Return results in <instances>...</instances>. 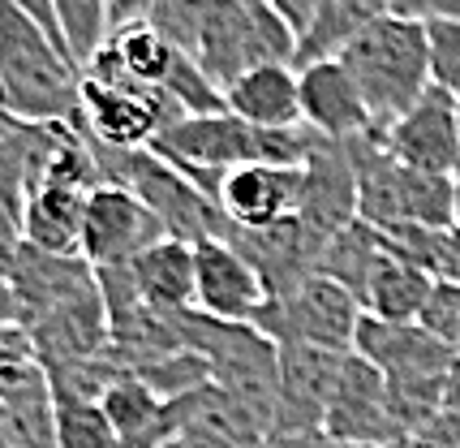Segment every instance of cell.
Listing matches in <instances>:
<instances>
[{
	"label": "cell",
	"instance_id": "2e32d148",
	"mask_svg": "<svg viewBox=\"0 0 460 448\" xmlns=\"http://www.w3.org/2000/svg\"><path fill=\"white\" fill-rule=\"evenodd\" d=\"M297 74H301V117H305V125H310L314 134L336 139V143L375 134L370 108L361 100L353 74H349L341 61L305 65Z\"/></svg>",
	"mask_w": 460,
	"mask_h": 448
},
{
	"label": "cell",
	"instance_id": "60d3db41",
	"mask_svg": "<svg viewBox=\"0 0 460 448\" xmlns=\"http://www.w3.org/2000/svg\"><path fill=\"white\" fill-rule=\"evenodd\" d=\"M452 228H460V173L452 177Z\"/></svg>",
	"mask_w": 460,
	"mask_h": 448
},
{
	"label": "cell",
	"instance_id": "7a4b0ae2",
	"mask_svg": "<svg viewBox=\"0 0 460 448\" xmlns=\"http://www.w3.org/2000/svg\"><path fill=\"white\" fill-rule=\"evenodd\" d=\"M341 65L358 82L361 100L370 108V121H375V134L396 125L435 86L430 82L426 22L409 18L401 9H387L379 22H370L358 40L344 48Z\"/></svg>",
	"mask_w": 460,
	"mask_h": 448
},
{
	"label": "cell",
	"instance_id": "ba28073f",
	"mask_svg": "<svg viewBox=\"0 0 460 448\" xmlns=\"http://www.w3.org/2000/svg\"><path fill=\"white\" fill-rule=\"evenodd\" d=\"M323 435L344 440V444H375V448H401L404 435L392 423L387 409V375L361 354H344L341 380L332 388V401L323 414Z\"/></svg>",
	"mask_w": 460,
	"mask_h": 448
},
{
	"label": "cell",
	"instance_id": "8fae6325",
	"mask_svg": "<svg viewBox=\"0 0 460 448\" xmlns=\"http://www.w3.org/2000/svg\"><path fill=\"white\" fill-rule=\"evenodd\" d=\"M344 354L310 345H280V401H276V435H323V414L332 388L341 380Z\"/></svg>",
	"mask_w": 460,
	"mask_h": 448
},
{
	"label": "cell",
	"instance_id": "44dd1931",
	"mask_svg": "<svg viewBox=\"0 0 460 448\" xmlns=\"http://www.w3.org/2000/svg\"><path fill=\"white\" fill-rule=\"evenodd\" d=\"M134 276L146 306L155 310H190L199 298V276H194V246L181 237H164L151 250L134 259Z\"/></svg>",
	"mask_w": 460,
	"mask_h": 448
},
{
	"label": "cell",
	"instance_id": "ee69618b",
	"mask_svg": "<svg viewBox=\"0 0 460 448\" xmlns=\"http://www.w3.org/2000/svg\"><path fill=\"white\" fill-rule=\"evenodd\" d=\"M250 4H267V0H250Z\"/></svg>",
	"mask_w": 460,
	"mask_h": 448
},
{
	"label": "cell",
	"instance_id": "ab89813d",
	"mask_svg": "<svg viewBox=\"0 0 460 448\" xmlns=\"http://www.w3.org/2000/svg\"><path fill=\"white\" fill-rule=\"evenodd\" d=\"M323 435H276L267 440V448H319Z\"/></svg>",
	"mask_w": 460,
	"mask_h": 448
},
{
	"label": "cell",
	"instance_id": "7402d4cb",
	"mask_svg": "<svg viewBox=\"0 0 460 448\" xmlns=\"http://www.w3.org/2000/svg\"><path fill=\"white\" fill-rule=\"evenodd\" d=\"M430 293H435V276L396 259L383 246L379 267L361 293V310L375 315V319H392V324H421V310L430 302Z\"/></svg>",
	"mask_w": 460,
	"mask_h": 448
},
{
	"label": "cell",
	"instance_id": "ffe728a7",
	"mask_svg": "<svg viewBox=\"0 0 460 448\" xmlns=\"http://www.w3.org/2000/svg\"><path fill=\"white\" fill-rule=\"evenodd\" d=\"M392 0H319V13L297 40V69L319 61H341L344 48L358 40L370 22H379Z\"/></svg>",
	"mask_w": 460,
	"mask_h": 448
},
{
	"label": "cell",
	"instance_id": "74e56055",
	"mask_svg": "<svg viewBox=\"0 0 460 448\" xmlns=\"http://www.w3.org/2000/svg\"><path fill=\"white\" fill-rule=\"evenodd\" d=\"M18 319H22L18 293H13V285H9V281H0V327H13Z\"/></svg>",
	"mask_w": 460,
	"mask_h": 448
},
{
	"label": "cell",
	"instance_id": "7dc6e473",
	"mask_svg": "<svg viewBox=\"0 0 460 448\" xmlns=\"http://www.w3.org/2000/svg\"><path fill=\"white\" fill-rule=\"evenodd\" d=\"M456 354H460V345H456Z\"/></svg>",
	"mask_w": 460,
	"mask_h": 448
},
{
	"label": "cell",
	"instance_id": "f6af8a7d",
	"mask_svg": "<svg viewBox=\"0 0 460 448\" xmlns=\"http://www.w3.org/2000/svg\"><path fill=\"white\" fill-rule=\"evenodd\" d=\"M396 4H401V0H392V9H396Z\"/></svg>",
	"mask_w": 460,
	"mask_h": 448
},
{
	"label": "cell",
	"instance_id": "e0dca14e",
	"mask_svg": "<svg viewBox=\"0 0 460 448\" xmlns=\"http://www.w3.org/2000/svg\"><path fill=\"white\" fill-rule=\"evenodd\" d=\"M9 285L18 293V310H22L18 324L26 327L35 324L40 315H48V310L91 293L100 285V276L82 255H43L35 246H22L18 264L9 272Z\"/></svg>",
	"mask_w": 460,
	"mask_h": 448
},
{
	"label": "cell",
	"instance_id": "8992f818",
	"mask_svg": "<svg viewBox=\"0 0 460 448\" xmlns=\"http://www.w3.org/2000/svg\"><path fill=\"white\" fill-rule=\"evenodd\" d=\"M172 121H181L177 103L160 86H120L82 74V117L78 125L91 134V143L112 151L151 147Z\"/></svg>",
	"mask_w": 460,
	"mask_h": 448
},
{
	"label": "cell",
	"instance_id": "8d00e7d4",
	"mask_svg": "<svg viewBox=\"0 0 460 448\" xmlns=\"http://www.w3.org/2000/svg\"><path fill=\"white\" fill-rule=\"evenodd\" d=\"M9 4H18L22 13H26V18H35L43 26V31H48V35H52V40L60 43V31H57V13H52V0H9ZM60 48H65V43H60Z\"/></svg>",
	"mask_w": 460,
	"mask_h": 448
},
{
	"label": "cell",
	"instance_id": "e575fe53",
	"mask_svg": "<svg viewBox=\"0 0 460 448\" xmlns=\"http://www.w3.org/2000/svg\"><path fill=\"white\" fill-rule=\"evenodd\" d=\"M267 4H271V9L288 22V31H293L297 40H301V31L310 26V18L319 13V0H267Z\"/></svg>",
	"mask_w": 460,
	"mask_h": 448
},
{
	"label": "cell",
	"instance_id": "bcb514c9",
	"mask_svg": "<svg viewBox=\"0 0 460 448\" xmlns=\"http://www.w3.org/2000/svg\"><path fill=\"white\" fill-rule=\"evenodd\" d=\"M207 4H216V0H207Z\"/></svg>",
	"mask_w": 460,
	"mask_h": 448
},
{
	"label": "cell",
	"instance_id": "603a6c76",
	"mask_svg": "<svg viewBox=\"0 0 460 448\" xmlns=\"http://www.w3.org/2000/svg\"><path fill=\"white\" fill-rule=\"evenodd\" d=\"M379 259H383V233L375 228V224L353 220V224H344L341 233H332V237L323 242L319 276L344 285L361 302V293H366V285H370V276H375Z\"/></svg>",
	"mask_w": 460,
	"mask_h": 448
},
{
	"label": "cell",
	"instance_id": "d4e9b609",
	"mask_svg": "<svg viewBox=\"0 0 460 448\" xmlns=\"http://www.w3.org/2000/svg\"><path fill=\"white\" fill-rule=\"evenodd\" d=\"M52 13H57L60 43H65L69 61L78 65V69L112 35V22H108V4L103 0H52Z\"/></svg>",
	"mask_w": 460,
	"mask_h": 448
},
{
	"label": "cell",
	"instance_id": "4fadbf2b",
	"mask_svg": "<svg viewBox=\"0 0 460 448\" xmlns=\"http://www.w3.org/2000/svg\"><path fill=\"white\" fill-rule=\"evenodd\" d=\"M228 242L254 264V272L267 285V298H284V293H293L301 281H310L319 272L323 242L297 216H288L280 224H267V228H233Z\"/></svg>",
	"mask_w": 460,
	"mask_h": 448
},
{
	"label": "cell",
	"instance_id": "9a60e30c",
	"mask_svg": "<svg viewBox=\"0 0 460 448\" xmlns=\"http://www.w3.org/2000/svg\"><path fill=\"white\" fill-rule=\"evenodd\" d=\"M353 354L387 375V380H409V375H447L456 349L439 341L426 324H392V319H375L361 315Z\"/></svg>",
	"mask_w": 460,
	"mask_h": 448
},
{
	"label": "cell",
	"instance_id": "b9f144b4",
	"mask_svg": "<svg viewBox=\"0 0 460 448\" xmlns=\"http://www.w3.org/2000/svg\"><path fill=\"white\" fill-rule=\"evenodd\" d=\"M319 448H375V444H344V440H327V435H323Z\"/></svg>",
	"mask_w": 460,
	"mask_h": 448
},
{
	"label": "cell",
	"instance_id": "7bdbcfd3",
	"mask_svg": "<svg viewBox=\"0 0 460 448\" xmlns=\"http://www.w3.org/2000/svg\"><path fill=\"white\" fill-rule=\"evenodd\" d=\"M0 448H13V444H9V423H4V409H0Z\"/></svg>",
	"mask_w": 460,
	"mask_h": 448
},
{
	"label": "cell",
	"instance_id": "1f68e13d",
	"mask_svg": "<svg viewBox=\"0 0 460 448\" xmlns=\"http://www.w3.org/2000/svg\"><path fill=\"white\" fill-rule=\"evenodd\" d=\"M404 448H460V409H443L426 427H418Z\"/></svg>",
	"mask_w": 460,
	"mask_h": 448
},
{
	"label": "cell",
	"instance_id": "f35d334b",
	"mask_svg": "<svg viewBox=\"0 0 460 448\" xmlns=\"http://www.w3.org/2000/svg\"><path fill=\"white\" fill-rule=\"evenodd\" d=\"M443 397H447V409H460V354L447 367V380H443Z\"/></svg>",
	"mask_w": 460,
	"mask_h": 448
},
{
	"label": "cell",
	"instance_id": "52a82bcc",
	"mask_svg": "<svg viewBox=\"0 0 460 448\" xmlns=\"http://www.w3.org/2000/svg\"><path fill=\"white\" fill-rule=\"evenodd\" d=\"M160 216L142 203L129 185L103 182L86 194V220H82L78 255L91 267H120L134 264L142 250L164 242Z\"/></svg>",
	"mask_w": 460,
	"mask_h": 448
},
{
	"label": "cell",
	"instance_id": "4dcf8cb0",
	"mask_svg": "<svg viewBox=\"0 0 460 448\" xmlns=\"http://www.w3.org/2000/svg\"><path fill=\"white\" fill-rule=\"evenodd\" d=\"M421 324L430 327L439 341L456 349L460 345V285H447V281H435V293L421 310Z\"/></svg>",
	"mask_w": 460,
	"mask_h": 448
},
{
	"label": "cell",
	"instance_id": "484cf974",
	"mask_svg": "<svg viewBox=\"0 0 460 448\" xmlns=\"http://www.w3.org/2000/svg\"><path fill=\"white\" fill-rule=\"evenodd\" d=\"M443 380H447V375H409V380H387V409H392V423L401 427L404 440H409L418 427H426L435 414L447 409Z\"/></svg>",
	"mask_w": 460,
	"mask_h": 448
},
{
	"label": "cell",
	"instance_id": "c3c4849f",
	"mask_svg": "<svg viewBox=\"0 0 460 448\" xmlns=\"http://www.w3.org/2000/svg\"><path fill=\"white\" fill-rule=\"evenodd\" d=\"M401 448H404V444H401Z\"/></svg>",
	"mask_w": 460,
	"mask_h": 448
},
{
	"label": "cell",
	"instance_id": "cb8c5ba5",
	"mask_svg": "<svg viewBox=\"0 0 460 448\" xmlns=\"http://www.w3.org/2000/svg\"><path fill=\"white\" fill-rule=\"evenodd\" d=\"M43 388H48V367H43L31 332L22 324L0 327V406L26 401Z\"/></svg>",
	"mask_w": 460,
	"mask_h": 448
},
{
	"label": "cell",
	"instance_id": "836d02e7",
	"mask_svg": "<svg viewBox=\"0 0 460 448\" xmlns=\"http://www.w3.org/2000/svg\"><path fill=\"white\" fill-rule=\"evenodd\" d=\"M396 9L421 22H460V0H401Z\"/></svg>",
	"mask_w": 460,
	"mask_h": 448
},
{
	"label": "cell",
	"instance_id": "f546056e",
	"mask_svg": "<svg viewBox=\"0 0 460 448\" xmlns=\"http://www.w3.org/2000/svg\"><path fill=\"white\" fill-rule=\"evenodd\" d=\"M430 35V82L460 103V22H426Z\"/></svg>",
	"mask_w": 460,
	"mask_h": 448
},
{
	"label": "cell",
	"instance_id": "3957f363",
	"mask_svg": "<svg viewBox=\"0 0 460 448\" xmlns=\"http://www.w3.org/2000/svg\"><path fill=\"white\" fill-rule=\"evenodd\" d=\"M91 147H95L103 182L129 185L142 203L160 216L168 237H181L190 246L211 242V237H233V220L224 216V207L202 185L190 182L172 160H164L160 151H151V147L112 151V147H100V143Z\"/></svg>",
	"mask_w": 460,
	"mask_h": 448
},
{
	"label": "cell",
	"instance_id": "ac0fdd59",
	"mask_svg": "<svg viewBox=\"0 0 460 448\" xmlns=\"http://www.w3.org/2000/svg\"><path fill=\"white\" fill-rule=\"evenodd\" d=\"M86 194L91 190L74 182H35L22 207V242L43 255H78Z\"/></svg>",
	"mask_w": 460,
	"mask_h": 448
},
{
	"label": "cell",
	"instance_id": "4316f807",
	"mask_svg": "<svg viewBox=\"0 0 460 448\" xmlns=\"http://www.w3.org/2000/svg\"><path fill=\"white\" fill-rule=\"evenodd\" d=\"M168 100L177 103L181 117H207V112H228L224 103V86L207 69H202L190 52H177V61L168 69V78L160 86Z\"/></svg>",
	"mask_w": 460,
	"mask_h": 448
},
{
	"label": "cell",
	"instance_id": "d6986e66",
	"mask_svg": "<svg viewBox=\"0 0 460 448\" xmlns=\"http://www.w3.org/2000/svg\"><path fill=\"white\" fill-rule=\"evenodd\" d=\"M228 112L259 130H297L301 117V74L297 65H259L241 74L233 86H224Z\"/></svg>",
	"mask_w": 460,
	"mask_h": 448
},
{
	"label": "cell",
	"instance_id": "d6a6232c",
	"mask_svg": "<svg viewBox=\"0 0 460 448\" xmlns=\"http://www.w3.org/2000/svg\"><path fill=\"white\" fill-rule=\"evenodd\" d=\"M164 448H237V444L224 440L216 427H207V423H199V418H190V427L181 431V435H172Z\"/></svg>",
	"mask_w": 460,
	"mask_h": 448
},
{
	"label": "cell",
	"instance_id": "5b68a950",
	"mask_svg": "<svg viewBox=\"0 0 460 448\" xmlns=\"http://www.w3.org/2000/svg\"><path fill=\"white\" fill-rule=\"evenodd\" d=\"M361 315L366 310H361V302L349 289L314 272L293 293L267 298L254 327L262 336H271L276 345H310V349H327V354H353Z\"/></svg>",
	"mask_w": 460,
	"mask_h": 448
},
{
	"label": "cell",
	"instance_id": "9c48e42d",
	"mask_svg": "<svg viewBox=\"0 0 460 448\" xmlns=\"http://www.w3.org/2000/svg\"><path fill=\"white\" fill-rule=\"evenodd\" d=\"M379 139L409 168L456 177L460 173V103L447 91L430 86L401 121L383 130Z\"/></svg>",
	"mask_w": 460,
	"mask_h": 448
},
{
	"label": "cell",
	"instance_id": "30bf717a",
	"mask_svg": "<svg viewBox=\"0 0 460 448\" xmlns=\"http://www.w3.org/2000/svg\"><path fill=\"white\" fill-rule=\"evenodd\" d=\"M297 220L319 242H327L332 233H341L344 224L358 220V168H353L349 143H336V139L319 134L310 160L301 164Z\"/></svg>",
	"mask_w": 460,
	"mask_h": 448
},
{
	"label": "cell",
	"instance_id": "7c38bea8",
	"mask_svg": "<svg viewBox=\"0 0 460 448\" xmlns=\"http://www.w3.org/2000/svg\"><path fill=\"white\" fill-rule=\"evenodd\" d=\"M194 276H199V306L202 315H216L228 324H254L267 306V285L254 272V264L241 255L228 237L194 246Z\"/></svg>",
	"mask_w": 460,
	"mask_h": 448
},
{
	"label": "cell",
	"instance_id": "6da1fadb",
	"mask_svg": "<svg viewBox=\"0 0 460 448\" xmlns=\"http://www.w3.org/2000/svg\"><path fill=\"white\" fill-rule=\"evenodd\" d=\"M0 108L22 121L82 117V69L9 0H0Z\"/></svg>",
	"mask_w": 460,
	"mask_h": 448
},
{
	"label": "cell",
	"instance_id": "f1b7e54d",
	"mask_svg": "<svg viewBox=\"0 0 460 448\" xmlns=\"http://www.w3.org/2000/svg\"><path fill=\"white\" fill-rule=\"evenodd\" d=\"M202 18H207V0H151L146 26H155L177 52L194 57L202 35Z\"/></svg>",
	"mask_w": 460,
	"mask_h": 448
},
{
	"label": "cell",
	"instance_id": "5bb4252c",
	"mask_svg": "<svg viewBox=\"0 0 460 448\" xmlns=\"http://www.w3.org/2000/svg\"><path fill=\"white\" fill-rule=\"evenodd\" d=\"M301 199V168L288 164H245L220 177V194L216 203L233 228H267L288 216H297Z\"/></svg>",
	"mask_w": 460,
	"mask_h": 448
},
{
	"label": "cell",
	"instance_id": "83f0119b",
	"mask_svg": "<svg viewBox=\"0 0 460 448\" xmlns=\"http://www.w3.org/2000/svg\"><path fill=\"white\" fill-rule=\"evenodd\" d=\"M60 448H125L100 401H57Z\"/></svg>",
	"mask_w": 460,
	"mask_h": 448
},
{
	"label": "cell",
	"instance_id": "277c9868",
	"mask_svg": "<svg viewBox=\"0 0 460 448\" xmlns=\"http://www.w3.org/2000/svg\"><path fill=\"white\" fill-rule=\"evenodd\" d=\"M194 61L220 86H233L241 74H250L259 65H293L297 35L271 4L216 0V4H207Z\"/></svg>",
	"mask_w": 460,
	"mask_h": 448
},
{
	"label": "cell",
	"instance_id": "d590c367",
	"mask_svg": "<svg viewBox=\"0 0 460 448\" xmlns=\"http://www.w3.org/2000/svg\"><path fill=\"white\" fill-rule=\"evenodd\" d=\"M103 4H108V22H112V31L134 26V22H146V13H151V0H103Z\"/></svg>",
	"mask_w": 460,
	"mask_h": 448
}]
</instances>
